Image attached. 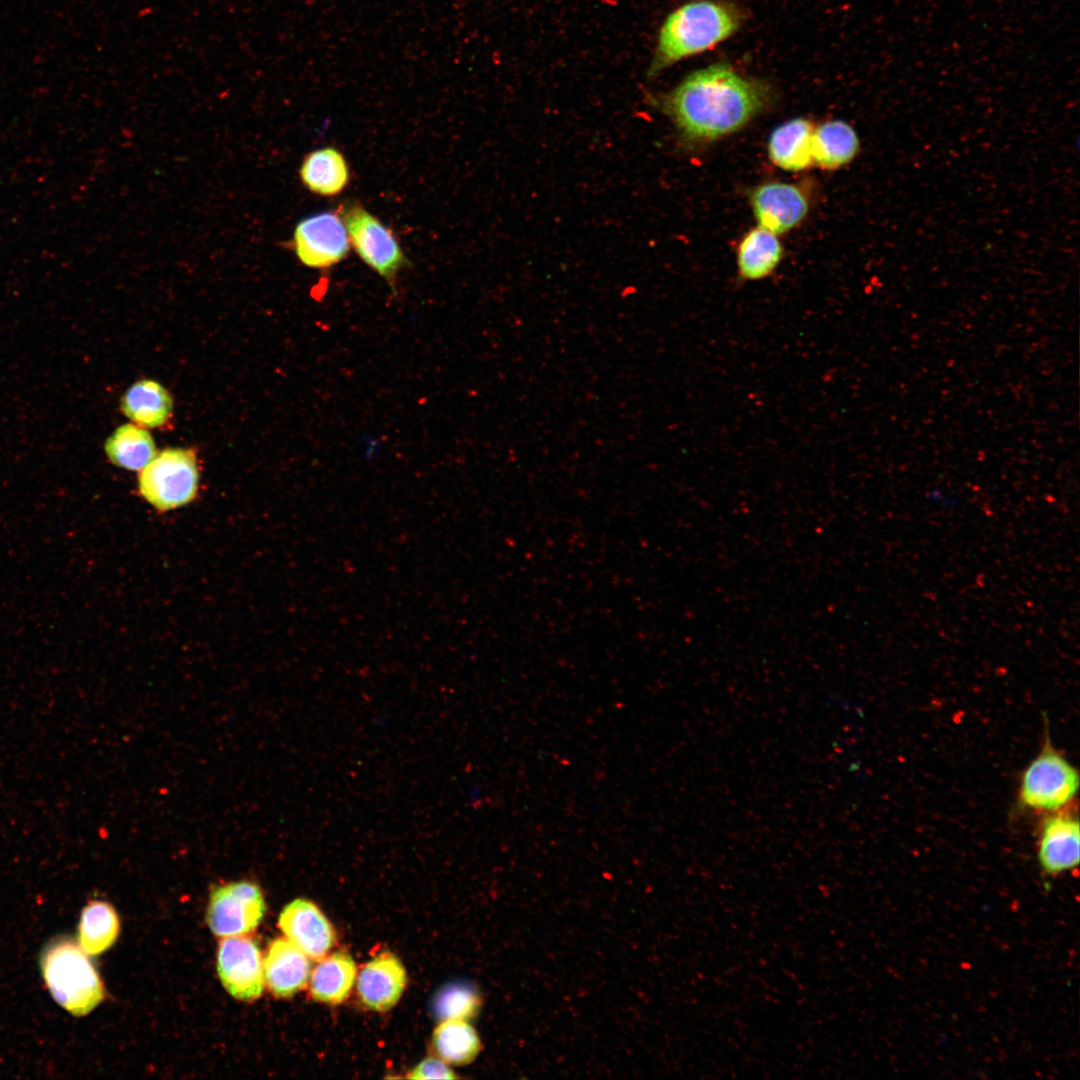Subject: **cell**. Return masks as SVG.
Instances as JSON below:
<instances>
[{
    "mask_svg": "<svg viewBox=\"0 0 1080 1080\" xmlns=\"http://www.w3.org/2000/svg\"><path fill=\"white\" fill-rule=\"evenodd\" d=\"M120 924L118 915L109 903L91 901L82 910L78 944L88 955H98L116 941Z\"/></svg>",
    "mask_w": 1080,
    "mask_h": 1080,
    "instance_id": "7402d4cb",
    "label": "cell"
},
{
    "mask_svg": "<svg viewBox=\"0 0 1080 1080\" xmlns=\"http://www.w3.org/2000/svg\"><path fill=\"white\" fill-rule=\"evenodd\" d=\"M299 174L305 187L321 196L339 194L349 181L348 164L334 147H323L307 154Z\"/></svg>",
    "mask_w": 1080,
    "mask_h": 1080,
    "instance_id": "ac0fdd59",
    "label": "cell"
},
{
    "mask_svg": "<svg viewBox=\"0 0 1080 1080\" xmlns=\"http://www.w3.org/2000/svg\"><path fill=\"white\" fill-rule=\"evenodd\" d=\"M766 82L743 76L726 63L696 70L657 100L689 143L714 141L741 129L771 102Z\"/></svg>",
    "mask_w": 1080,
    "mask_h": 1080,
    "instance_id": "6da1fadb",
    "label": "cell"
},
{
    "mask_svg": "<svg viewBox=\"0 0 1080 1080\" xmlns=\"http://www.w3.org/2000/svg\"><path fill=\"white\" fill-rule=\"evenodd\" d=\"M40 963L51 995L71 1014L84 1016L103 1001V982L88 954L74 940L60 937L51 941Z\"/></svg>",
    "mask_w": 1080,
    "mask_h": 1080,
    "instance_id": "3957f363",
    "label": "cell"
},
{
    "mask_svg": "<svg viewBox=\"0 0 1080 1080\" xmlns=\"http://www.w3.org/2000/svg\"><path fill=\"white\" fill-rule=\"evenodd\" d=\"M264 979L278 997H290L303 989L311 974L310 958L287 938L275 939L263 960Z\"/></svg>",
    "mask_w": 1080,
    "mask_h": 1080,
    "instance_id": "5bb4252c",
    "label": "cell"
},
{
    "mask_svg": "<svg viewBox=\"0 0 1080 1080\" xmlns=\"http://www.w3.org/2000/svg\"><path fill=\"white\" fill-rule=\"evenodd\" d=\"M782 252L776 234L760 226L753 228L743 237L738 247L737 266L740 277L747 281L768 277L780 263Z\"/></svg>",
    "mask_w": 1080,
    "mask_h": 1080,
    "instance_id": "ffe728a7",
    "label": "cell"
},
{
    "mask_svg": "<svg viewBox=\"0 0 1080 1080\" xmlns=\"http://www.w3.org/2000/svg\"><path fill=\"white\" fill-rule=\"evenodd\" d=\"M433 1047L447 1064L470 1063L480 1051V1039L465 1020H442L433 1033Z\"/></svg>",
    "mask_w": 1080,
    "mask_h": 1080,
    "instance_id": "603a6c76",
    "label": "cell"
},
{
    "mask_svg": "<svg viewBox=\"0 0 1080 1080\" xmlns=\"http://www.w3.org/2000/svg\"><path fill=\"white\" fill-rule=\"evenodd\" d=\"M350 244L359 257L391 286L408 260L393 232L358 203L339 209Z\"/></svg>",
    "mask_w": 1080,
    "mask_h": 1080,
    "instance_id": "8992f818",
    "label": "cell"
},
{
    "mask_svg": "<svg viewBox=\"0 0 1080 1080\" xmlns=\"http://www.w3.org/2000/svg\"><path fill=\"white\" fill-rule=\"evenodd\" d=\"M278 925L286 938L310 959L319 961L325 957L335 942L328 919L306 899L287 904L279 915Z\"/></svg>",
    "mask_w": 1080,
    "mask_h": 1080,
    "instance_id": "8fae6325",
    "label": "cell"
},
{
    "mask_svg": "<svg viewBox=\"0 0 1080 1080\" xmlns=\"http://www.w3.org/2000/svg\"><path fill=\"white\" fill-rule=\"evenodd\" d=\"M199 479L194 450L166 448L140 470L138 489L149 504L164 512L193 501L198 492Z\"/></svg>",
    "mask_w": 1080,
    "mask_h": 1080,
    "instance_id": "277c9868",
    "label": "cell"
},
{
    "mask_svg": "<svg viewBox=\"0 0 1080 1080\" xmlns=\"http://www.w3.org/2000/svg\"><path fill=\"white\" fill-rule=\"evenodd\" d=\"M293 247L302 264L324 269L347 256L350 241L340 215L323 211L298 222L293 234Z\"/></svg>",
    "mask_w": 1080,
    "mask_h": 1080,
    "instance_id": "ba28073f",
    "label": "cell"
},
{
    "mask_svg": "<svg viewBox=\"0 0 1080 1080\" xmlns=\"http://www.w3.org/2000/svg\"><path fill=\"white\" fill-rule=\"evenodd\" d=\"M217 971L225 989L236 999L259 998L264 987L263 961L255 941L240 936L226 937L217 953Z\"/></svg>",
    "mask_w": 1080,
    "mask_h": 1080,
    "instance_id": "9c48e42d",
    "label": "cell"
},
{
    "mask_svg": "<svg viewBox=\"0 0 1080 1080\" xmlns=\"http://www.w3.org/2000/svg\"><path fill=\"white\" fill-rule=\"evenodd\" d=\"M929 498L942 508H954L955 505H958V501L956 499L951 498L948 495L946 496L942 491L938 489L931 491L929 493Z\"/></svg>",
    "mask_w": 1080,
    "mask_h": 1080,
    "instance_id": "484cf974",
    "label": "cell"
},
{
    "mask_svg": "<svg viewBox=\"0 0 1080 1080\" xmlns=\"http://www.w3.org/2000/svg\"><path fill=\"white\" fill-rule=\"evenodd\" d=\"M173 398L159 382L142 379L132 384L120 401L122 413L139 426L164 425L173 412Z\"/></svg>",
    "mask_w": 1080,
    "mask_h": 1080,
    "instance_id": "9a60e30c",
    "label": "cell"
},
{
    "mask_svg": "<svg viewBox=\"0 0 1080 1080\" xmlns=\"http://www.w3.org/2000/svg\"><path fill=\"white\" fill-rule=\"evenodd\" d=\"M750 203L759 226L774 234L797 226L809 209L807 198L801 189L784 182L757 186L750 194Z\"/></svg>",
    "mask_w": 1080,
    "mask_h": 1080,
    "instance_id": "30bf717a",
    "label": "cell"
},
{
    "mask_svg": "<svg viewBox=\"0 0 1080 1080\" xmlns=\"http://www.w3.org/2000/svg\"><path fill=\"white\" fill-rule=\"evenodd\" d=\"M860 150L854 128L845 121H827L813 130V162L823 169H838L850 163Z\"/></svg>",
    "mask_w": 1080,
    "mask_h": 1080,
    "instance_id": "e0dca14e",
    "label": "cell"
},
{
    "mask_svg": "<svg viewBox=\"0 0 1080 1080\" xmlns=\"http://www.w3.org/2000/svg\"><path fill=\"white\" fill-rule=\"evenodd\" d=\"M1078 818L1063 809L1052 812L1041 825L1038 860L1042 871L1057 876L1079 864Z\"/></svg>",
    "mask_w": 1080,
    "mask_h": 1080,
    "instance_id": "7c38bea8",
    "label": "cell"
},
{
    "mask_svg": "<svg viewBox=\"0 0 1080 1080\" xmlns=\"http://www.w3.org/2000/svg\"><path fill=\"white\" fill-rule=\"evenodd\" d=\"M406 985V971L401 961L382 952L367 962L357 979L361 1001L370 1009L386 1011L400 999Z\"/></svg>",
    "mask_w": 1080,
    "mask_h": 1080,
    "instance_id": "4fadbf2b",
    "label": "cell"
},
{
    "mask_svg": "<svg viewBox=\"0 0 1080 1080\" xmlns=\"http://www.w3.org/2000/svg\"><path fill=\"white\" fill-rule=\"evenodd\" d=\"M1078 787V771L1047 740L1023 773L1019 801L1026 808L1052 813L1067 806Z\"/></svg>",
    "mask_w": 1080,
    "mask_h": 1080,
    "instance_id": "5b68a950",
    "label": "cell"
},
{
    "mask_svg": "<svg viewBox=\"0 0 1080 1080\" xmlns=\"http://www.w3.org/2000/svg\"><path fill=\"white\" fill-rule=\"evenodd\" d=\"M104 450L112 464L131 471L142 470L157 454L153 437L137 424L119 426L107 438Z\"/></svg>",
    "mask_w": 1080,
    "mask_h": 1080,
    "instance_id": "44dd1931",
    "label": "cell"
},
{
    "mask_svg": "<svg viewBox=\"0 0 1080 1080\" xmlns=\"http://www.w3.org/2000/svg\"><path fill=\"white\" fill-rule=\"evenodd\" d=\"M480 1007L478 993L467 984H452L442 989L435 998L434 1011L442 1020H469Z\"/></svg>",
    "mask_w": 1080,
    "mask_h": 1080,
    "instance_id": "cb8c5ba5",
    "label": "cell"
},
{
    "mask_svg": "<svg viewBox=\"0 0 1080 1080\" xmlns=\"http://www.w3.org/2000/svg\"><path fill=\"white\" fill-rule=\"evenodd\" d=\"M356 973V964L348 953L339 951L326 955L311 972L312 997L327 1004L343 1002L354 985Z\"/></svg>",
    "mask_w": 1080,
    "mask_h": 1080,
    "instance_id": "d6986e66",
    "label": "cell"
},
{
    "mask_svg": "<svg viewBox=\"0 0 1080 1080\" xmlns=\"http://www.w3.org/2000/svg\"><path fill=\"white\" fill-rule=\"evenodd\" d=\"M265 913L260 887L248 880L216 886L207 909L211 931L221 937L240 936L253 931Z\"/></svg>",
    "mask_w": 1080,
    "mask_h": 1080,
    "instance_id": "52a82bcc",
    "label": "cell"
},
{
    "mask_svg": "<svg viewBox=\"0 0 1080 1080\" xmlns=\"http://www.w3.org/2000/svg\"><path fill=\"white\" fill-rule=\"evenodd\" d=\"M411 1079H453L455 1075L446 1062L428 1058L420 1062L408 1075Z\"/></svg>",
    "mask_w": 1080,
    "mask_h": 1080,
    "instance_id": "d4e9b609",
    "label": "cell"
},
{
    "mask_svg": "<svg viewBox=\"0 0 1080 1080\" xmlns=\"http://www.w3.org/2000/svg\"><path fill=\"white\" fill-rule=\"evenodd\" d=\"M743 19L741 9L728 1L685 3L664 21L649 74L656 75L680 60L715 47L731 37Z\"/></svg>",
    "mask_w": 1080,
    "mask_h": 1080,
    "instance_id": "7a4b0ae2",
    "label": "cell"
},
{
    "mask_svg": "<svg viewBox=\"0 0 1080 1080\" xmlns=\"http://www.w3.org/2000/svg\"><path fill=\"white\" fill-rule=\"evenodd\" d=\"M811 122L805 118H794L777 126L768 140V156L779 168L786 171H801L813 163Z\"/></svg>",
    "mask_w": 1080,
    "mask_h": 1080,
    "instance_id": "2e32d148",
    "label": "cell"
}]
</instances>
